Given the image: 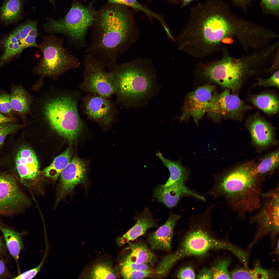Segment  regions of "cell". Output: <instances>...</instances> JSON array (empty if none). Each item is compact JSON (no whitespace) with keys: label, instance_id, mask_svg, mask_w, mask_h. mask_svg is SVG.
I'll list each match as a JSON object with an SVG mask.
<instances>
[{"label":"cell","instance_id":"obj_13","mask_svg":"<svg viewBox=\"0 0 279 279\" xmlns=\"http://www.w3.org/2000/svg\"><path fill=\"white\" fill-rule=\"evenodd\" d=\"M245 108L244 103L237 96L231 94L230 89L213 94L207 113L213 119L221 118L236 119Z\"/></svg>","mask_w":279,"mask_h":279},{"label":"cell","instance_id":"obj_54","mask_svg":"<svg viewBox=\"0 0 279 279\" xmlns=\"http://www.w3.org/2000/svg\"><path fill=\"white\" fill-rule=\"evenodd\" d=\"M238 0V1H244V0Z\"/></svg>","mask_w":279,"mask_h":279},{"label":"cell","instance_id":"obj_29","mask_svg":"<svg viewBox=\"0 0 279 279\" xmlns=\"http://www.w3.org/2000/svg\"><path fill=\"white\" fill-rule=\"evenodd\" d=\"M22 9L21 0H5L0 11V18L5 22L10 24L19 18Z\"/></svg>","mask_w":279,"mask_h":279},{"label":"cell","instance_id":"obj_4","mask_svg":"<svg viewBox=\"0 0 279 279\" xmlns=\"http://www.w3.org/2000/svg\"><path fill=\"white\" fill-rule=\"evenodd\" d=\"M115 5L100 12L97 39L91 47L109 57L126 43L134 26L133 16L125 6Z\"/></svg>","mask_w":279,"mask_h":279},{"label":"cell","instance_id":"obj_22","mask_svg":"<svg viewBox=\"0 0 279 279\" xmlns=\"http://www.w3.org/2000/svg\"><path fill=\"white\" fill-rule=\"evenodd\" d=\"M10 96L13 113L22 119L30 115L34 97L24 87L20 85H12Z\"/></svg>","mask_w":279,"mask_h":279},{"label":"cell","instance_id":"obj_11","mask_svg":"<svg viewBox=\"0 0 279 279\" xmlns=\"http://www.w3.org/2000/svg\"><path fill=\"white\" fill-rule=\"evenodd\" d=\"M202 73L209 80L234 91L242 85L244 71L238 60L226 57L205 66Z\"/></svg>","mask_w":279,"mask_h":279},{"label":"cell","instance_id":"obj_23","mask_svg":"<svg viewBox=\"0 0 279 279\" xmlns=\"http://www.w3.org/2000/svg\"><path fill=\"white\" fill-rule=\"evenodd\" d=\"M127 248L130 252L125 258L138 264H147L154 265L157 260L156 256L144 242H129Z\"/></svg>","mask_w":279,"mask_h":279},{"label":"cell","instance_id":"obj_20","mask_svg":"<svg viewBox=\"0 0 279 279\" xmlns=\"http://www.w3.org/2000/svg\"><path fill=\"white\" fill-rule=\"evenodd\" d=\"M247 127L252 141L257 146L265 148L274 143L273 127L264 119L258 116H254L248 121Z\"/></svg>","mask_w":279,"mask_h":279},{"label":"cell","instance_id":"obj_21","mask_svg":"<svg viewBox=\"0 0 279 279\" xmlns=\"http://www.w3.org/2000/svg\"><path fill=\"white\" fill-rule=\"evenodd\" d=\"M135 223L122 237L119 238L117 242L121 246L135 240L144 234L149 229L157 226L149 208H145L142 212L135 217Z\"/></svg>","mask_w":279,"mask_h":279},{"label":"cell","instance_id":"obj_52","mask_svg":"<svg viewBox=\"0 0 279 279\" xmlns=\"http://www.w3.org/2000/svg\"><path fill=\"white\" fill-rule=\"evenodd\" d=\"M49 0L50 2H51L52 3V2H53L54 0Z\"/></svg>","mask_w":279,"mask_h":279},{"label":"cell","instance_id":"obj_31","mask_svg":"<svg viewBox=\"0 0 279 279\" xmlns=\"http://www.w3.org/2000/svg\"><path fill=\"white\" fill-rule=\"evenodd\" d=\"M90 277L93 279H114L117 276L109 265L104 263L95 265L92 269Z\"/></svg>","mask_w":279,"mask_h":279},{"label":"cell","instance_id":"obj_30","mask_svg":"<svg viewBox=\"0 0 279 279\" xmlns=\"http://www.w3.org/2000/svg\"><path fill=\"white\" fill-rule=\"evenodd\" d=\"M70 150L68 149L55 158L51 164L44 170L45 175L57 179L71 160Z\"/></svg>","mask_w":279,"mask_h":279},{"label":"cell","instance_id":"obj_40","mask_svg":"<svg viewBox=\"0 0 279 279\" xmlns=\"http://www.w3.org/2000/svg\"><path fill=\"white\" fill-rule=\"evenodd\" d=\"M177 276V278L179 279H194L196 277L194 269L190 266L181 269L178 272Z\"/></svg>","mask_w":279,"mask_h":279},{"label":"cell","instance_id":"obj_18","mask_svg":"<svg viewBox=\"0 0 279 279\" xmlns=\"http://www.w3.org/2000/svg\"><path fill=\"white\" fill-rule=\"evenodd\" d=\"M181 217V215L171 212L167 220L162 225L149 234L147 240L152 250L167 251L170 250L174 228Z\"/></svg>","mask_w":279,"mask_h":279},{"label":"cell","instance_id":"obj_34","mask_svg":"<svg viewBox=\"0 0 279 279\" xmlns=\"http://www.w3.org/2000/svg\"><path fill=\"white\" fill-rule=\"evenodd\" d=\"M0 112L6 116L13 118L10 94L6 91L3 90H0Z\"/></svg>","mask_w":279,"mask_h":279},{"label":"cell","instance_id":"obj_42","mask_svg":"<svg viewBox=\"0 0 279 279\" xmlns=\"http://www.w3.org/2000/svg\"><path fill=\"white\" fill-rule=\"evenodd\" d=\"M267 8L271 10H276L279 8V0H262Z\"/></svg>","mask_w":279,"mask_h":279},{"label":"cell","instance_id":"obj_45","mask_svg":"<svg viewBox=\"0 0 279 279\" xmlns=\"http://www.w3.org/2000/svg\"><path fill=\"white\" fill-rule=\"evenodd\" d=\"M6 273L5 265L3 261L0 259V277L4 276Z\"/></svg>","mask_w":279,"mask_h":279},{"label":"cell","instance_id":"obj_32","mask_svg":"<svg viewBox=\"0 0 279 279\" xmlns=\"http://www.w3.org/2000/svg\"><path fill=\"white\" fill-rule=\"evenodd\" d=\"M231 262V259L228 258L219 261L211 270L212 278L231 279L228 271Z\"/></svg>","mask_w":279,"mask_h":279},{"label":"cell","instance_id":"obj_2","mask_svg":"<svg viewBox=\"0 0 279 279\" xmlns=\"http://www.w3.org/2000/svg\"><path fill=\"white\" fill-rule=\"evenodd\" d=\"M78 97L74 91L52 88L34 97L29 116L43 120L59 134L74 140L84 127L78 110Z\"/></svg>","mask_w":279,"mask_h":279},{"label":"cell","instance_id":"obj_16","mask_svg":"<svg viewBox=\"0 0 279 279\" xmlns=\"http://www.w3.org/2000/svg\"><path fill=\"white\" fill-rule=\"evenodd\" d=\"M153 196L169 208L175 206L180 199L185 197H191L204 201L206 200L204 197L190 189L185 184L180 183L167 187L158 185L154 190Z\"/></svg>","mask_w":279,"mask_h":279},{"label":"cell","instance_id":"obj_44","mask_svg":"<svg viewBox=\"0 0 279 279\" xmlns=\"http://www.w3.org/2000/svg\"><path fill=\"white\" fill-rule=\"evenodd\" d=\"M16 120L14 118L6 116L0 112V123L6 122H14Z\"/></svg>","mask_w":279,"mask_h":279},{"label":"cell","instance_id":"obj_8","mask_svg":"<svg viewBox=\"0 0 279 279\" xmlns=\"http://www.w3.org/2000/svg\"><path fill=\"white\" fill-rule=\"evenodd\" d=\"M228 250L238 259L242 258L244 250L230 243L216 239L207 232L198 228L187 234L180 247L175 252L180 259L190 255H201L212 249Z\"/></svg>","mask_w":279,"mask_h":279},{"label":"cell","instance_id":"obj_38","mask_svg":"<svg viewBox=\"0 0 279 279\" xmlns=\"http://www.w3.org/2000/svg\"><path fill=\"white\" fill-rule=\"evenodd\" d=\"M257 85L264 87H274L279 88V71L276 72L269 78L260 80Z\"/></svg>","mask_w":279,"mask_h":279},{"label":"cell","instance_id":"obj_3","mask_svg":"<svg viewBox=\"0 0 279 279\" xmlns=\"http://www.w3.org/2000/svg\"><path fill=\"white\" fill-rule=\"evenodd\" d=\"M108 65L117 100L125 106L143 105L158 93L155 71L144 62L138 60Z\"/></svg>","mask_w":279,"mask_h":279},{"label":"cell","instance_id":"obj_19","mask_svg":"<svg viewBox=\"0 0 279 279\" xmlns=\"http://www.w3.org/2000/svg\"><path fill=\"white\" fill-rule=\"evenodd\" d=\"M16 173L18 178L17 181L25 184L26 181L33 179L37 176L39 165L37 157L33 151L24 148L18 152L15 159Z\"/></svg>","mask_w":279,"mask_h":279},{"label":"cell","instance_id":"obj_15","mask_svg":"<svg viewBox=\"0 0 279 279\" xmlns=\"http://www.w3.org/2000/svg\"><path fill=\"white\" fill-rule=\"evenodd\" d=\"M109 98L90 94L83 99L84 112L91 120L103 125H109L116 115V111Z\"/></svg>","mask_w":279,"mask_h":279},{"label":"cell","instance_id":"obj_47","mask_svg":"<svg viewBox=\"0 0 279 279\" xmlns=\"http://www.w3.org/2000/svg\"><path fill=\"white\" fill-rule=\"evenodd\" d=\"M6 39L13 44L18 42L17 40L14 37L12 33L8 36Z\"/></svg>","mask_w":279,"mask_h":279},{"label":"cell","instance_id":"obj_49","mask_svg":"<svg viewBox=\"0 0 279 279\" xmlns=\"http://www.w3.org/2000/svg\"><path fill=\"white\" fill-rule=\"evenodd\" d=\"M221 41L224 43H230L231 42V39L230 38L225 37L223 38Z\"/></svg>","mask_w":279,"mask_h":279},{"label":"cell","instance_id":"obj_35","mask_svg":"<svg viewBox=\"0 0 279 279\" xmlns=\"http://www.w3.org/2000/svg\"><path fill=\"white\" fill-rule=\"evenodd\" d=\"M122 276L125 279H142L155 277L154 270L152 271H141L130 269H121Z\"/></svg>","mask_w":279,"mask_h":279},{"label":"cell","instance_id":"obj_50","mask_svg":"<svg viewBox=\"0 0 279 279\" xmlns=\"http://www.w3.org/2000/svg\"><path fill=\"white\" fill-rule=\"evenodd\" d=\"M275 253L277 254H278L279 253V239L277 243L276 247L275 250Z\"/></svg>","mask_w":279,"mask_h":279},{"label":"cell","instance_id":"obj_9","mask_svg":"<svg viewBox=\"0 0 279 279\" xmlns=\"http://www.w3.org/2000/svg\"><path fill=\"white\" fill-rule=\"evenodd\" d=\"M83 64V79L80 85L82 90L108 98L115 94L110 73L103 61L89 54L85 57Z\"/></svg>","mask_w":279,"mask_h":279},{"label":"cell","instance_id":"obj_10","mask_svg":"<svg viewBox=\"0 0 279 279\" xmlns=\"http://www.w3.org/2000/svg\"><path fill=\"white\" fill-rule=\"evenodd\" d=\"M279 189L278 184L273 189L261 193L262 204L258 213L250 220L251 223L256 224L257 228L254 239L249 246L250 247L266 234L275 236L279 233Z\"/></svg>","mask_w":279,"mask_h":279},{"label":"cell","instance_id":"obj_7","mask_svg":"<svg viewBox=\"0 0 279 279\" xmlns=\"http://www.w3.org/2000/svg\"><path fill=\"white\" fill-rule=\"evenodd\" d=\"M94 20V13L91 8L74 2L64 18L58 20L48 19L44 28L49 34H64L73 42L82 44Z\"/></svg>","mask_w":279,"mask_h":279},{"label":"cell","instance_id":"obj_33","mask_svg":"<svg viewBox=\"0 0 279 279\" xmlns=\"http://www.w3.org/2000/svg\"><path fill=\"white\" fill-rule=\"evenodd\" d=\"M110 3L130 7L144 13L148 16L157 19L158 14L140 4L137 0H108Z\"/></svg>","mask_w":279,"mask_h":279},{"label":"cell","instance_id":"obj_41","mask_svg":"<svg viewBox=\"0 0 279 279\" xmlns=\"http://www.w3.org/2000/svg\"><path fill=\"white\" fill-rule=\"evenodd\" d=\"M13 44L6 39L4 44L5 52L0 58L2 61H6L10 58V56L13 49Z\"/></svg>","mask_w":279,"mask_h":279},{"label":"cell","instance_id":"obj_43","mask_svg":"<svg viewBox=\"0 0 279 279\" xmlns=\"http://www.w3.org/2000/svg\"><path fill=\"white\" fill-rule=\"evenodd\" d=\"M197 277L198 279L212 278L211 270L207 268L203 269L198 273Z\"/></svg>","mask_w":279,"mask_h":279},{"label":"cell","instance_id":"obj_28","mask_svg":"<svg viewBox=\"0 0 279 279\" xmlns=\"http://www.w3.org/2000/svg\"><path fill=\"white\" fill-rule=\"evenodd\" d=\"M279 166V151L276 150L266 155L258 163L254 164V171L258 176L263 178Z\"/></svg>","mask_w":279,"mask_h":279},{"label":"cell","instance_id":"obj_27","mask_svg":"<svg viewBox=\"0 0 279 279\" xmlns=\"http://www.w3.org/2000/svg\"><path fill=\"white\" fill-rule=\"evenodd\" d=\"M251 101L254 105L266 114H273L278 111V99L272 94L265 93L256 95L252 98Z\"/></svg>","mask_w":279,"mask_h":279},{"label":"cell","instance_id":"obj_37","mask_svg":"<svg viewBox=\"0 0 279 279\" xmlns=\"http://www.w3.org/2000/svg\"><path fill=\"white\" fill-rule=\"evenodd\" d=\"M121 269H130L141 271H152L153 269L148 264H138L124 258L121 264Z\"/></svg>","mask_w":279,"mask_h":279},{"label":"cell","instance_id":"obj_51","mask_svg":"<svg viewBox=\"0 0 279 279\" xmlns=\"http://www.w3.org/2000/svg\"><path fill=\"white\" fill-rule=\"evenodd\" d=\"M4 245L3 242L0 237V251L4 247Z\"/></svg>","mask_w":279,"mask_h":279},{"label":"cell","instance_id":"obj_6","mask_svg":"<svg viewBox=\"0 0 279 279\" xmlns=\"http://www.w3.org/2000/svg\"><path fill=\"white\" fill-rule=\"evenodd\" d=\"M37 48L42 57L32 70L34 74L40 76L32 87L35 91L41 89L45 78L56 80L62 74L80 66L78 59L63 46L62 40L53 34L43 37Z\"/></svg>","mask_w":279,"mask_h":279},{"label":"cell","instance_id":"obj_39","mask_svg":"<svg viewBox=\"0 0 279 279\" xmlns=\"http://www.w3.org/2000/svg\"><path fill=\"white\" fill-rule=\"evenodd\" d=\"M45 257L43 260L38 266L35 268L25 271L13 279H32L34 278L37 274L40 269L44 261Z\"/></svg>","mask_w":279,"mask_h":279},{"label":"cell","instance_id":"obj_5","mask_svg":"<svg viewBox=\"0 0 279 279\" xmlns=\"http://www.w3.org/2000/svg\"><path fill=\"white\" fill-rule=\"evenodd\" d=\"M202 7L190 28L185 30L188 38L185 44L207 52L226 37L230 27L225 18L217 11L215 4L211 3Z\"/></svg>","mask_w":279,"mask_h":279},{"label":"cell","instance_id":"obj_17","mask_svg":"<svg viewBox=\"0 0 279 279\" xmlns=\"http://www.w3.org/2000/svg\"><path fill=\"white\" fill-rule=\"evenodd\" d=\"M86 165L84 161L77 158H74L70 160L60 174V185L57 203L77 184L84 180Z\"/></svg>","mask_w":279,"mask_h":279},{"label":"cell","instance_id":"obj_48","mask_svg":"<svg viewBox=\"0 0 279 279\" xmlns=\"http://www.w3.org/2000/svg\"><path fill=\"white\" fill-rule=\"evenodd\" d=\"M194 0H182L181 6L182 7H184Z\"/></svg>","mask_w":279,"mask_h":279},{"label":"cell","instance_id":"obj_12","mask_svg":"<svg viewBox=\"0 0 279 279\" xmlns=\"http://www.w3.org/2000/svg\"><path fill=\"white\" fill-rule=\"evenodd\" d=\"M12 175L0 174V218L17 214L29 203Z\"/></svg>","mask_w":279,"mask_h":279},{"label":"cell","instance_id":"obj_46","mask_svg":"<svg viewBox=\"0 0 279 279\" xmlns=\"http://www.w3.org/2000/svg\"><path fill=\"white\" fill-rule=\"evenodd\" d=\"M11 33L14 37L17 40L18 42L20 43L21 39L18 28H17V29L15 30Z\"/></svg>","mask_w":279,"mask_h":279},{"label":"cell","instance_id":"obj_36","mask_svg":"<svg viewBox=\"0 0 279 279\" xmlns=\"http://www.w3.org/2000/svg\"><path fill=\"white\" fill-rule=\"evenodd\" d=\"M21 126L14 122L0 123V146L3 144L8 135L14 132Z\"/></svg>","mask_w":279,"mask_h":279},{"label":"cell","instance_id":"obj_14","mask_svg":"<svg viewBox=\"0 0 279 279\" xmlns=\"http://www.w3.org/2000/svg\"><path fill=\"white\" fill-rule=\"evenodd\" d=\"M215 87L212 85H204L188 94L184 102L180 119L182 120L191 117L197 125L207 112Z\"/></svg>","mask_w":279,"mask_h":279},{"label":"cell","instance_id":"obj_25","mask_svg":"<svg viewBox=\"0 0 279 279\" xmlns=\"http://www.w3.org/2000/svg\"><path fill=\"white\" fill-rule=\"evenodd\" d=\"M233 279H277L279 273L273 269H265L259 264H256L252 269L240 268L235 269L230 273Z\"/></svg>","mask_w":279,"mask_h":279},{"label":"cell","instance_id":"obj_53","mask_svg":"<svg viewBox=\"0 0 279 279\" xmlns=\"http://www.w3.org/2000/svg\"><path fill=\"white\" fill-rule=\"evenodd\" d=\"M165 0V1H167V2H170V1H171V0Z\"/></svg>","mask_w":279,"mask_h":279},{"label":"cell","instance_id":"obj_24","mask_svg":"<svg viewBox=\"0 0 279 279\" xmlns=\"http://www.w3.org/2000/svg\"><path fill=\"white\" fill-rule=\"evenodd\" d=\"M156 155L168 169L170 173L166 183L162 184L163 186L167 187L176 183L185 184L190 174L188 169L183 166L179 161H173L165 158L159 151L157 152Z\"/></svg>","mask_w":279,"mask_h":279},{"label":"cell","instance_id":"obj_26","mask_svg":"<svg viewBox=\"0 0 279 279\" xmlns=\"http://www.w3.org/2000/svg\"><path fill=\"white\" fill-rule=\"evenodd\" d=\"M0 230L4 235L9 253L17 261L23 246L21 234L6 227L1 223Z\"/></svg>","mask_w":279,"mask_h":279},{"label":"cell","instance_id":"obj_1","mask_svg":"<svg viewBox=\"0 0 279 279\" xmlns=\"http://www.w3.org/2000/svg\"><path fill=\"white\" fill-rule=\"evenodd\" d=\"M254 165L246 162L216 176L208 194L215 198H225L231 209L240 216L258 210L261 204L263 178L255 174Z\"/></svg>","mask_w":279,"mask_h":279}]
</instances>
